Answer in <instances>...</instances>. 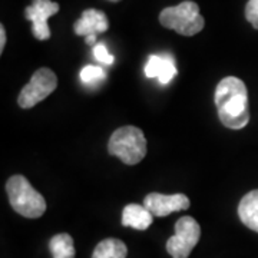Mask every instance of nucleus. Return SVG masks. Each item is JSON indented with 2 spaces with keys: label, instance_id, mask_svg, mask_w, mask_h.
<instances>
[{
  "label": "nucleus",
  "instance_id": "nucleus-1",
  "mask_svg": "<svg viewBox=\"0 0 258 258\" xmlns=\"http://www.w3.org/2000/svg\"><path fill=\"white\" fill-rule=\"evenodd\" d=\"M215 105L224 126L242 129L249 122L247 86L235 76H227L217 85Z\"/></svg>",
  "mask_w": 258,
  "mask_h": 258
},
{
  "label": "nucleus",
  "instance_id": "nucleus-2",
  "mask_svg": "<svg viewBox=\"0 0 258 258\" xmlns=\"http://www.w3.org/2000/svg\"><path fill=\"white\" fill-rule=\"evenodd\" d=\"M12 208L26 218H39L46 211V201L42 194L30 185L23 175L10 176L6 182Z\"/></svg>",
  "mask_w": 258,
  "mask_h": 258
},
{
  "label": "nucleus",
  "instance_id": "nucleus-3",
  "mask_svg": "<svg viewBox=\"0 0 258 258\" xmlns=\"http://www.w3.org/2000/svg\"><path fill=\"white\" fill-rule=\"evenodd\" d=\"M108 152L126 165H137L147 155V138L137 126H122L112 134Z\"/></svg>",
  "mask_w": 258,
  "mask_h": 258
},
{
  "label": "nucleus",
  "instance_id": "nucleus-4",
  "mask_svg": "<svg viewBox=\"0 0 258 258\" xmlns=\"http://www.w3.org/2000/svg\"><path fill=\"white\" fill-rule=\"evenodd\" d=\"M159 22L164 28L175 30L178 35L182 36H194L205 26V20L200 13L198 5L191 0L165 8L159 13Z\"/></svg>",
  "mask_w": 258,
  "mask_h": 258
},
{
  "label": "nucleus",
  "instance_id": "nucleus-5",
  "mask_svg": "<svg viewBox=\"0 0 258 258\" xmlns=\"http://www.w3.org/2000/svg\"><path fill=\"white\" fill-rule=\"evenodd\" d=\"M201 238V227L192 217H181L175 222V234L166 241V251L172 258H188Z\"/></svg>",
  "mask_w": 258,
  "mask_h": 258
},
{
  "label": "nucleus",
  "instance_id": "nucleus-6",
  "mask_svg": "<svg viewBox=\"0 0 258 258\" xmlns=\"http://www.w3.org/2000/svg\"><path fill=\"white\" fill-rule=\"evenodd\" d=\"M57 86V78L55 72L47 68H40L33 74L30 82L22 89L19 95L18 103L20 108L29 109L37 105L39 102L46 99Z\"/></svg>",
  "mask_w": 258,
  "mask_h": 258
},
{
  "label": "nucleus",
  "instance_id": "nucleus-7",
  "mask_svg": "<svg viewBox=\"0 0 258 258\" xmlns=\"http://www.w3.org/2000/svg\"><path fill=\"white\" fill-rule=\"evenodd\" d=\"M59 12V3L52 0H32V5L26 8L25 16L32 22V32L37 40H47L50 37V29L47 19Z\"/></svg>",
  "mask_w": 258,
  "mask_h": 258
},
{
  "label": "nucleus",
  "instance_id": "nucleus-8",
  "mask_svg": "<svg viewBox=\"0 0 258 258\" xmlns=\"http://www.w3.org/2000/svg\"><path fill=\"white\" fill-rule=\"evenodd\" d=\"M189 204V198L184 194L164 195L159 192H151L144 200V205L154 217H166L175 211L188 210Z\"/></svg>",
  "mask_w": 258,
  "mask_h": 258
},
{
  "label": "nucleus",
  "instance_id": "nucleus-9",
  "mask_svg": "<svg viewBox=\"0 0 258 258\" xmlns=\"http://www.w3.org/2000/svg\"><path fill=\"white\" fill-rule=\"evenodd\" d=\"M109 29V20L106 15L96 9H88L82 13L81 19L74 25L75 33L78 36H98Z\"/></svg>",
  "mask_w": 258,
  "mask_h": 258
},
{
  "label": "nucleus",
  "instance_id": "nucleus-10",
  "mask_svg": "<svg viewBox=\"0 0 258 258\" xmlns=\"http://www.w3.org/2000/svg\"><path fill=\"white\" fill-rule=\"evenodd\" d=\"M145 75L148 78H158L164 85L169 83L176 75L175 62L169 55H152L148 59Z\"/></svg>",
  "mask_w": 258,
  "mask_h": 258
},
{
  "label": "nucleus",
  "instance_id": "nucleus-11",
  "mask_svg": "<svg viewBox=\"0 0 258 258\" xmlns=\"http://www.w3.org/2000/svg\"><path fill=\"white\" fill-rule=\"evenodd\" d=\"M154 215L145 205L128 204L122 211V225L139 231H145L151 227Z\"/></svg>",
  "mask_w": 258,
  "mask_h": 258
},
{
  "label": "nucleus",
  "instance_id": "nucleus-12",
  "mask_svg": "<svg viewBox=\"0 0 258 258\" xmlns=\"http://www.w3.org/2000/svg\"><path fill=\"white\" fill-rule=\"evenodd\" d=\"M238 217L247 228L258 232V189L242 197L238 205Z\"/></svg>",
  "mask_w": 258,
  "mask_h": 258
},
{
  "label": "nucleus",
  "instance_id": "nucleus-13",
  "mask_svg": "<svg viewBox=\"0 0 258 258\" xmlns=\"http://www.w3.org/2000/svg\"><path fill=\"white\" fill-rule=\"evenodd\" d=\"M126 255L128 248L125 242L116 238H106L95 247L92 258H126Z\"/></svg>",
  "mask_w": 258,
  "mask_h": 258
},
{
  "label": "nucleus",
  "instance_id": "nucleus-14",
  "mask_svg": "<svg viewBox=\"0 0 258 258\" xmlns=\"http://www.w3.org/2000/svg\"><path fill=\"white\" fill-rule=\"evenodd\" d=\"M49 248L53 258H75L74 240L69 234H56L49 241Z\"/></svg>",
  "mask_w": 258,
  "mask_h": 258
},
{
  "label": "nucleus",
  "instance_id": "nucleus-15",
  "mask_svg": "<svg viewBox=\"0 0 258 258\" xmlns=\"http://www.w3.org/2000/svg\"><path fill=\"white\" fill-rule=\"evenodd\" d=\"M105 78H106V74L99 66L88 64V66H85L81 71V79H82L83 83H88V85L103 81Z\"/></svg>",
  "mask_w": 258,
  "mask_h": 258
},
{
  "label": "nucleus",
  "instance_id": "nucleus-16",
  "mask_svg": "<svg viewBox=\"0 0 258 258\" xmlns=\"http://www.w3.org/2000/svg\"><path fill=\"white\" fill-rule=\"evenodd\" d=\"M93 55H95V59H96L98 62H101V63H113V56L109 53V50L106 49V46H105L103 43H96V45L93 46Z\"/></svg>",
  "mask_w": 258,
  "mask_h": 258
},
{
  "label": "nucleus",
  "instance_id": "nucleus-17",
  "mask_svg": "<svg viewBox=\"0 0 258 258\" xmlns=\"http://www.w3.org/2000/svg\"><path fill=\"white\" fill-rule=\"evenodd\" d=\"M245 18L252 28L258 29V0H248L245 6Z\"/></svg>",
  "mask_w": 258,
  "mask_h": 258
},
{
  "label": "nucleus",
  "instance_id": "nucleus-18",
  "mask_svg": "<svg viewBox=\"0 0 258 258\" xmlns=\"http://www.w3.org/2000/svg\"><path fill=\"white\" fill-rule=\"evenodd\" d=\"M5 46H6V30H5V26L2 25L0 26V52L2 53L5 50Z\"/></svg>",
  "mask_w": 258,
  "mask_h": 258
},
{
  "label": "nucleus",
  "instance_id": "nucleus-19",
  "mask_svg": "<svg viewBox=\"0 0 258 258\" xmlns=\"http://www.w3.org/2000/svg\"><path fill=\"white\" fill-rule=\"evenodd\" d=\"M109 2H113V3H116V2H120V0H109Z\"/></svg>",
  "mask_w": 258,
  "mask_h": 258
}]
</instances>
